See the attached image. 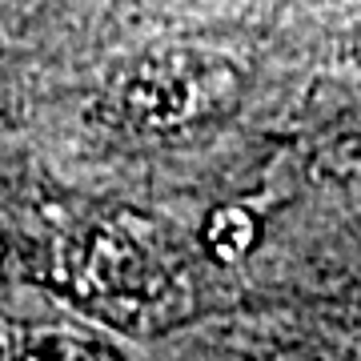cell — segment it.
I'll return each mask as SVG.
<instances>
[{"instance_id":"7a4b0ae2","label":"cell","mask_w":361,"mask_h":361,"mask_svg":"<svg viewBox=\"0 0 361 361\" xmlns=\"http://www.w3.org/2000/svg\"><path fill=\"white\" fill-rule=\"evenodd\" d=\"M0 361H121L109 349L80 341V337H61V334H44V337H25L0 353Z\"/></svg>"},{"instance_id":"6da1fadb","label":"cell","mask_w":361,"mask_h":361,"mask_svg":"<svg viewBox=\"0 0 361 361\" xmlns=\"http://www.w3.org/2000/svg\"><path fill=\"white\" fill-rule=\"evenodd\" d=\"M205 68L197 56H141L113 89L121 116L141 133H169L205 116Z\"/></svg>"}]
</instances>
